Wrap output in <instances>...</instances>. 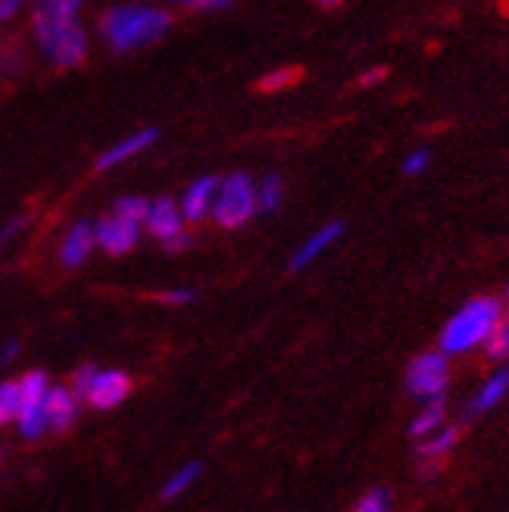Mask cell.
<instances>
[{
	"label": "cell",
	"mask_w": 509,
	"mask_h": 512,
	"mask_svg": "<svg viewBox=\"0 0 509 512\" xmlns=\"http://www.w3.org/2000/svg\"><path fill=\"white\" fill-rule=\"evenodd\" d=\"M253 213H257V185L250 182L247 172L228 175L219 182V194L213 203V219L222 228H241Z\"/></svg>",
	"instance_id": "3"
},
{
	"label": "cell",
	"mask_w": 509,
	"mask_h": 512,
	"mask_svg": "<svg viewBox=\"0 0 509 512\" xmlns=\"http://www.w3.org/2000/svg\"><path fill=\"white\" fill-rule=\"evenodd\" d=\"M147 228H150V235H157L163 244H172V241H178L185 232H182V225H185V219H182V210L175 207V200H169V197H160V200H154L150 203V210H147Z\"/></svg>",
	"instance_id": "10"
},
{
	"label": "cell",
	"mask_w": 509,
	"mask_h": 512,
	"mask_svg": "<svg viewBox=\"0 0 509 512\" xmlns=\"http://www.w3.org/2000/svg\"><path fill=\"white\" fill-rule=\"evenodd\" d=\"M22 413V391H19V381H7L0 384V425L7 422H19Z\"/></svg>",
	"instance_id": "19"
},
{
	"label": "cell",
	"mask_w": 509,
	"mask_h": 512,
	"mask_svg": "<svg viewBox=\"0 0 509 512\" xmlns=\"http://www.w3.org/2000/svg\"><path fill=\"white\" fill-rule=\"evenodd\" d=\"M428 166V150H416L403 160V175H419Z\"/></svg>",
	"instance_id": "26"
},
{
	"label": "cell",
	"mask_w": 509,
	"mask_h": 512,
	"mask_svg": "<svg viewBox=\"0 0 509 512\" xmlns=\"http://www.w3.org/2000/svg\"><path fill=\"white\" fill-rule=\"evenodd\" d=\"M216 194H219V182H216L213 175L197 178V182H194V185L185 191V197H182V219L200 222L207 213H213Z\"/></svg>",
	"instance_id": "11"
},
{
	"label": "cell",
	"mask_w": 509,
	"mask_h": 512,
	"mask_svg": "<svg viewBox=\"0 0 509 512\" xmlns=\"http://www.w3.org/2000/svg\"><path fill=\"white\" fill-rule=\"evenodd\" d=\"M19 228H25V219L19 216V219H13V222H7L4 228H0V244H7L16 232H19Z\"/></svg>",
	"instance_id": "28"
},
{
	"label": "cell",
	"mask_w": 509,
	"mask_h": 512,
	"mask_svg": "<svg viewBox=\"0 0 509 512\" xmlns=\"http://www.w3.org/2000/svg\"><path fill=\"white\" fill-rule=\"evenodd\" d=\"M385 75H388V69H381V66H378V69H372V72L360 75V85H363V88H372L375 82H381V79H385Z\"/></svg>",
	"instance_id": "29"
},
{
	"label": "cell",
	"mask_w": 509,
	"mask_h": 512,
	"mask_svg": "<svg viewBox=\"0 0 509 512\" xmlns=\"http://www.w3.org/2000/svg\"><path fill=\"white\" fill-rule=\"evenodd\" d=\"M506 391H509V369H500L497 375L488 378V384L472 400V413H488V409H494L506 397Z\"/></svg>",
	"instance_id": "16"
},
{
	"label": "cell",
	"mask_w": 509,
	"mask_h": 512,
	"mask_svg": "<svg viewBox=\"0 0 509 512\" xmlns=\"http://www.w3.org/2000/svg\"><path fill=\"white\" fill-rule=\"evenodd\" d=\"M441 425H444V400H431L425 413L419 419H413L410 434L413 438H435V434L441 431Z\"/></svg>",
	"instance_id": "17"
},
{
	"label": "cell",
	"mask_w": 509,
	"mask_h": 512,
	"mask_svg": "<svg viewBox=\"0 0 509 512\" xmlns=\"http://www.w3.org/2000/svg\"><path fill=\"white\" fill-rule=\"evenodd\" d=\"M22 391V413H19V431L25 438H41L47 428V394L50 384L44 372H29L19 381Z\"/></svg>",
	"instance_id": "5"
},
{
	"label": "cell",
	"mask_w": 509,
	"mask_h": 512,
	"mask_svg": "<svg viewBox=\"0 0 509 512\" xmlns=\"http://www.w3.org/2000/svg\"><path fill=\"white\" fill-rule=\"evenodd\" d=\"M485 350L491 360H503V356H509V325H500L494 335L485 341Z\"/></svg>",
	"instance_id": "24"
},
{
	"label": "cell",
	"mask_w": 509,
	"mask_h": 512,
	"mask_svg": "<svg viewBox=\"0 0 509 512\" xmlns=\"http://www.w3.org/2000/svg\"><path fill=\"white\" fill-rule=\"evenodd\" d=\"M169 22V13L157 7H113L100 19V32L113 50L125 54V50H138L157 41L169 29Z\"/></svg>",
	"instance_id": "1"
},
{
	"label": "cell",
	"mask_w": 509,
	"mask_h": 512,
	"mask_svg": "<svg viewBox=\"0 0 509 512\" xmlns=\"http://www.w3.org/2000/svg\"><path fill=\"white\" fill-rule=\"evenodd\" d=\"M129 375L119 369H94L85 366L75 375V394L85 397L94 409H113L129 397Z\"/></svg>",
	"instance_id": "4"
},
{
	"label": "cell",
	"mask_w": 509,
	"mask_h": 512,
	"mask_svg": "<svg viewBox=\"0 0 509 512\" xmlns=\"http://www.w3.org/2000/svg\"><path fill=\"white\" fill-rule=\"evenodd\" d=\"M79 22V4L72 0H50V4H38L32 13V35L38 44L47 38H54L57 32L69 29V25Z\"/></svg>",
	"instance_id": "8"
},
{
	"label": "cell",
	"mask_w": 509,
	"mask_h": 512,
	"mask_svg": "<svg viewBox=\"0 0 509 512\" xmlns=\"http://www.w3.org/2000/svg\"><path fill=\"white\" fill-rule=\"evenodd\" d=\"M44 50V57L60 66V69H69V66H79L88 54V35L79 22L69 25V29L57 32L54 38H47L44 44H38Z\"/></svg>",
	"instance_id": "7"
},
{
	"label": "cell",
	"mask_w": 509,
	"mask_h": 512,
	"mask_svg": "<svg viewBox=\"0 0 509 512\" xmlns=\"http://www.w3.org/2000/svg\"><path fill=\"white\" fill-rule=\"evenodd\" d=\"M391 509V497L385 488H372L360 503H356L353 512H388Z\"/></svg>",
	"instance_id": "23"
},
{
	"label": "cell",
	"mask_w": 509,
	"mask_h": 512,
	"mask_svg": "<svg viewBox=\"0 0 509 512\" xmlns=\"http://www.w3.org/2000/svg\"><path fill=\"white\" fill-rule=\"evenodd\" d=\"M188 7H194V10H225L228 4H222V0H219V4H188Z\"/></svg>",
	"instance_id": "32"
},
{
	"label": "cell",
	"mask_w": 509,
	"mask_h": 512,
	"mask_svg": "<svg viewBox=\"0 0 509 512\" xmlns=\"http://www.w3.org/2000/svg\"><path fill=\"white\" fill-rule=\"evenodd\" d=\"M97 244V238H94V225H88V222H75L72 228H69V235L63 238V244H60V260H63V266H82L85 260H88V253H91V247Z\"/></svg>",
	"instance_id": "12"
},
{
	"label": "cell",
	"mask_w": 509,
	"mask_h": 512,
	"mask_svg": "<svg viewBox=\"0 0 509 512\" xmlns=\"http://www.w3.org/2000/svg\"><path fill=\"white\" fill-rule=\"evenodd\" d=\"M341 235H344V222H328L325 228H319V232H316L307 244H303V247L294 253L291 269L297 272V269H303V266H310V263L316 260V256H319L325 247H332Z\"/></svg>",
	"instance_id": "14"
},
{
	"label": "cell",
	"mask_w": 509,
	"mask_h": 512,
	"mask_svg": "<svg viewBox=\"0 0 509 512\" xmlns=\"http://www.w3.org/2000/svg\"><path fill=\"white\" fill-rule=\"evenodd\" d=\"M16 353H19V341H7L4 347H0V363H10Z\"/></svg>",
	"instance_id": "30"
},
{
	"label": "cell",
	"mask_w": 509,
	"mask_h": 512,
	"mask_svg": "<svg viewBox=\"0 0 509 512\" xmlns=\"http://www.w3.org/2000/svg\"><path fill=\"white\" fill-rule=\"evenodd\" d=\"M497 328H500V303L494 297H475L444 325L441 350L466 353L478 344H485Z\"/></svg>",
	"instance_id": "2"
},
{
	"label": "cell",
	"mask_w": 509,
	"mask_h": 512,
	"mask_svg": "<svg viewBox=\"0 0 509 512\" xmlns=\"http://www.w3.org/2000/svg\"><path fill=\"white\" fill-rule=\"evenodd\" d=\"M200 472H203V466L200 463H188V466H182L178 469L169 481H166V488H163V500H175V497H182L191 484L200 478Z\"/></svg>",
	"instance_id": "20"
},
{
	"label": "cell",
	"mask_w": 509,
	"mask_h": 512,
	"mask_svg": "<svg viewBox=\"0 0 509 512\" xmlns=\"http://www.w3.org/2000/svg\"><path fill=\"white\" fill-rule=\"evenodd\" d=\"M75 397L66 388H50L47 394V425L54 431H66L75 422Z\"/></svg>",
	"instance_id": "15"
},
{
	"label": "cell",
	"mask_w": 509,
	"mask_h": 512,
	"mask_svg": "<svg viewBox=\"0 0 509 512\" xmlns=\"http://www.w3.org/2000/svg\"><path fill=\"white\" fill-rule=\"evenodd\" d=\"M447 384V360L444 353H422L413 366L406 369V388L413 397L422 400H441V391Z\"/></svg>",
	"instance_id": "6"
},
{
	"label": "cell",
	"mask_w": 509,
	"mask_h": 512,
	"mask_svg": "<svg viewBox=\"0 0 509 512\" xmlns=\"http://www.w3.org/2000/svg\"><path fill=\"white\" fill-rule=\"evenodd\" d=\"M160 138V128H144V132H135V135H129V138H122L116 147H110L104 157L97 160V166L100 169H113V166H119V163H125L129 157H135V153H141L144 147H150Z\"/></svg>",
	"instance_id": "13"
},
{
	"label": "cell",
	"mask_w": 509,
	"mask_h": 512,
	"mask_svg": "<svg viewBox=\"0 0 509 512\" xmlns=\"http://www.w3.org/2000/svg\"><path fill=\"white\" fill-rule=\"evenodd\" d=\"M19 10V4L16 0H4V4H0V19H10L13 13Z\"/></svg>",
	"instance_id": "31"
},
{
	"label": "cell",
	"mask_w": 509,
	"mask_h": 512,
	"mask_svg": "<svg viewBox=\"0 0 509 512\" xmlns=\"http://www.w3.org/2000/svg\"><path fill=\"white\" fill-rule=\"evenodd\" d=\"M506 297H509V291H506Z\"/></svg>",
	"instance_id": "33"
},
{
	"label": "cell",
	"mask_w": 509,
	"mask_h": 512,
	"mask_svg": "<svg viewBox=\"0 0 509 512\" xmlns=\"http://www.w3.org/2000/svg\"><path fill=\"white\" fill-rule=\"evenodd\" d=\"M297 69H275V72H269V75H263V82H260V88L263 91H278V88H285V85H291L294 79H297Z\"/></svg>",
	"instance_id": "25"
},
{
	"label": "cell",
	"mask_w": 509,
	"mask_h": 512,
	"mask_svg": "<svg viewBox=\"0 0 509 512\" xmlns=\"http://www.w3.org/2000/svg\"><path fill=\"white\" fill-rule=\"evenodd\" d=\"M456 441H460V428H441L438 434H435V438H428L422 447H419V456L422 459H441L447 450H453V444Z\"/></svg>",
	"instance_id": "21"
},
{
	"label": "cell",
	"mask_w": 509,
	"mask_h": 512,
	"mask_svg": "<svg viewBox=\"0 0 509 512\" xmlns=\"http://www.w3.org/2000/svg\"><path fill=\"white\" fill-rule=\"evenodd\" d=\"M282 197H285V185L278 175H266L263 182L257 185V210L263 213H275L282 207Z\"/></svg>",
	"instance_id": "18"
},
{
	"label": "cell",
	"mask_w": 509,
	"mask_h": 512,
	"mask_svg": "<svg viewBox=\"0 0 509 512\" xmlns=\"http://www.w3.org/2000/svg\"><path fill=\"white\" fill-rule=\"evenodd\" d=\"M147 210H150V200H144V197H122V200H116V216H122V219L141 222V219H147Z\"/></svg>",
	"instance_id": "22"
},
{
	"label": "cell",
	"mask_w": 509,
	"mask_h": 512,
	"mask_svg": "<svg viewBox=\"0 0 509 512\" xmlns=\"http://www.w3.org/2000/svg\"><path fill=\"white\" fill-rule=\"evenodd\" d=\"M160 300L169 303V306H185V303L194 300V291H188V288H172V291L160 294Z\"/></svg>",
	"instance_id": "27"
},
{
	"label": "cell",
	"mask_w": 509,
	"mask_h": 512,
	"mask_svg": "<svg viewBox=\"0 0 509 512\" xmlns=\"http://www.w3.org/2000/svg\"><path fill=\"white\" fill-rule=\"evenodd\" d=\"M94 238H97L100 250H107L110 256H122L138 244V222L113 213L94 225Z\"/></svg>",
	"instance_id": "9"
}]
</instances>
